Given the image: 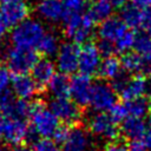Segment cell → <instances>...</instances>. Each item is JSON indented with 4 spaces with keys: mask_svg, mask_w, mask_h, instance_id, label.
<instances>
[{
    "mask_svg": "<svg viewBox=\"0 0 151 151\" xmlns=\"http://www.w3.org/2000/svg\"><path fill=\"white\" fill-rule=\"evenodd\" d=\"M142 13L143 9L134 6L133 4L131 5H126L125 7L122 8V13H120V19L123 20V22L130 28H139L140 26V20H142Z\"/></svg>",
    "mask_w": 151,
    "mask_h": 151,
    "instance_id": "484cf974",
    "label": "cell"
},
{
    "mask_svg": "<svg viewBox=\"0 0 151 151\" xmlns=\"http://www.w3.org/2000/svg\"><path fill=\"white\" fill-rule=\"evenodd\" d=\"M45 32V27L39 20L27 18L13 27L9 38L13 46L34 50Z\"/></svg>",
    "mask_w": 151,
    "mask_h": 151,
    "instance_id": "7a4b0ae2",
    "label": "cell"
},
{
    "mask_svg": "<svg viewBox=\"0 0 151 151\" xmlns=\"http://www.w3.org/2000/svg\"><path fill=\"white\" fill-rule=\"evenodd\" d=\"M111 5L113 6V8H118V9H122L123 7H125L130 0H110Z\"/></svg>",
    "mask_w": 151,
    "mask_h": 151,
    "instance_id": "f35d334b",
    "label": "cell"
},
{
    "mask_svg": "<svg viewBox=\"0 0 151 151\" xmlns=\"http://www.w3.org/2000/svg\"><path fill=\"white\" fill-rule=\"evenodd\" d=\"M31 133L32 131L24 119H15L8 117L5 130L2 132L1 140L11 145H17L28 139L31 137Z\"/></svg>",
    "mask_w": 151,
    "mask_h": 151,
    "instance_id": "9a60e30c",
    "label": "cell"
},
{
    "mask_svg": "<svg viewBox=\"0 0 151 151\" xmlns=\"http://www.w3.org/2000/svg\"><path fill=\"white\" fill-rule=\"evenodd\" d=\"M132 4L142 9H145V8H149L151 7V0H131Z\"/></svg>",
    "mask_w": 151,
    "mask_h": 151,
    "instance_id": "8d00e7d4",
    "label": "cell"
},
{
    "mask_svg": "<svg viewBox=\"0 0 151 151\" xmlns=\"http://www.w3.org/2000/svg\"><path fill=\"white\" fill-rule=\"evenodd\" d=\"M50 110L59 122L65 124H76L81 119V110L73 100L66 98H53L50 103Z\"/></svg>",
    "mask_w": 151,
    "mask_h": 151,
    "instance_id": "8fae6325",
    "label": "cell"
},
{
    "mask_svg": "<svg viewBox=\"0 0 151 151\" xmlns=\"http://www.w3.org/2000/svg\"><path fill=\"white\" fill-rule=\"evenodd\" d=\"M29 15V7L24 1L2 5L0 9V17L7 25V27H14Z\"/></svg>",
    "mask_w": 151,
    "mask_h": 151,
    "instance_id": "e0dca14e",
    "label": "cell"
},
{
    "mask_svg": "<svg viewBox=\"0 0 151 151\" xmlns=\"http://www.w3.org/2000/svg\"><path fill=\"white\" fill-rule=\"evenodd\" d=\"M7 25L5 24V21L2 20V18L0 17V40L6 35V33H7Z\"/></svg>",
    "mask_w": 151,
    "mask_h": 151,
    "instance_id": "60d3db41",
    "label": "cell"
},
{
    "mask_svg": "<svg viewBox=\"0 0 151 151\" xmlns=\"http://www.w3.org/2000/svg\"><path fill=\"white\" fill-rule=\"evenodd\" d=\"M149 122H147V126L151 129V103H150V110H149Z\"/></svg>",
    "mask_w": 151,
    "mask_h": 151,
    "instance_id": "ee69618b",
    "label": "cell"
},
{
    "mask_svg": "<svg viewBox=\"0 0 151 151\" xmlns=\"http://www.w3.org/2000/svg\"><path fill=\"white\" fill-rule=\"evenodd\" d=\"M7 68L14 74H27L38 61V53L33 48L9 46L2 53Z\"/></svg>",
    "mask_w": 151,
    "mask_h": 151,
    "instance_id": "3957f363",
    "label": "cell"
},
{
    "mask_svg": "<svg viewBox=\"0 0 151 151\" xmlns=\"http://www.w3.org/2000/svg\"><path fill=\"white\" fill-rule=\"evenodd\" d=\"M127 151H146V150L142 139H137L130 142V144L127 145Z\"/></svg>",
    "mask_w": 151,
    "mask_h": 151,
    "instance_id": "d590c367",
    "label": "cell"
},
{
    "mask_svg": "<svg viewBox=\"0 0 151 151\" xmlns=\"http://www.w3.org/2000/svg\"><path fill=\"white\" fill-rule=\"evenodd\" d=\"M122 133L130 140L142 139L147 132V123L143 118L129 117L122 120Z\"/></svg>",
    "mask_w": 151,
    "mask_h": 151,
    "instance_id": "7402d4cb",
    "label": "cell"
},
{
    "mask_svg": "<svg viewBox=\"0 0 151 151\" xmlns=\"http://www.w3.org/2000/svg\"><path fill=\"white\" fill-rule=\"evenodd\" d=\"M142 142L145 146V150L146 151H151V131H147L146 134L142 138Z\"/></svg>",
    "mask_w": 151,
    "mask_h": 151,
    "instance_id": "74e56055",
    "label": "cell"
},
{
    "mask_svg": "<svg viewBox=\"0 0 151 151\" xmlns=\"http://www.w3.org/2000/svg\"><path fill=\"white\" fill-rule=\"evenodd\" d=\"M19 1H24V0H0V4L7 5V4H13V2H19Z\"/></svg>",
    "mask_w": 151,
    "mask_h": 151,
    "instance_id": "7bdbcfd3",
    "label": "cell"
},
{
    "mask_svg": "<svg viewBox=\"0 0 151 151\" xmlns=\"http://www.w3.org/2000/svg\"><path fill=\"white\" fill-rule=\"evenodd\" d=\"M134 39H136V34L129 28L114 44V50L116 52H119V53H127L131 51V48L133 47L134 45Z\"/></svg>",
    "mask_w": 151,
    "mask_h": 151,
    "instance_id": "f1b7e54d",
    "label": "cell"
},
{
    "mask_svg": "<svg viewBox=\"0 0 151 151\" xmlns=\"http://www.w3.org/2000/svg\"><path fill=\"white\" fill-rule=\"evenodd\" d=\"M11 86L14 96L24 100L34 98L39 90L32 77L27 74H15L11 79Z\"/></svg>",
    "mask_w": 151,
    "mask_h": 151,
    "instance_id": "ac0fdd59",
    "label": "cell"
},
{
    "mask_svg": "<svg viewBox=\"0 0 151 151\" xmlns=\"http://www.w3.org/2000/svg\"><path fill=\"white\" fill-rule=\"evenodd\" d=\"M150 110V103L144 97L124 100L120 104H116L114 107L110 111L111 116L116 122H122L125 118L134 117V118H144Z\"/></svg>",
    "mask_w": 151,
    "mask_h": 151,
    "instance_id": "ba28073f",
    "label": "cell"
},
{
    "mask_svg": "<svg viewBox=\"0 0 151 151\" xmlns=\"http://www.w3.org/2000/svg\"><path fill=\"white\" fill-rule=\"evenodd\" d=\"M113 9L114 8L111 5L110 0H92L88 6L87 14L93 19L94 22H101L105 19L112 17Z\"/></svg>",
    "mask_w": 151,
    "mask_h": 151,
    "instance_id": "cb8c5ba5",
    "label": "cell"
},
{
    "mask_svg": "<svg viewBox=\"0 0 151 151\" xmlns=\"http://www.w3.org/2000/svg\"><path fill=\"white\" fill-rule=\"evenodd\" d=\"M0 111L9 118L25 120V118L29 117L31 104L28 100L17 98L11 93V91H7L0 98Z\"/></svg>",
    "mask_w": 151,
    "mask_h": 151,
    "instance_id": "7c38bea8",
    "label": "cell"
},
{
    "mask_svg": "<svg viewBox=\"0 0 151 151\" xmlns=\"http://www.w3.org/2000/svg\"><path fill=\"white\" fill-rule=\"evenodd\" d=\"M133 48L136 50V52L138 54L151 60V35H149L146 33L136 35Z\"/></svg>",
    "mask_w": 151,
    "mask_h": 151,
    "instance_id": "83f0119b",
    "label": "cell"
},
{
    "mask_svg": "<svg viewBox=\"0 0 151 151\" xmlns=\"http://www.w3.org/2000/svg\"><path fill=\"white\" fill-rule=\"evenodd\" d=\"M59 46H60V44H59L58 37L54 33L45 32V34L42 35V38L40 39L38 46H37V48H38L39 53L45 55V58H50V57L55 55Z\"/></svg>",
    "mask_w": 151,
    "mask_h": 151,
    "instance_id": "4316f807",
    "label": "cell"
},
{
    "mask_svg": "<svg viewBox=\"0 0 151 151\" xmlns=\"http://www.w3.org/2000/svg\"><path fill=\"white\" fill-rule=\"evenodd\" d=\"M53 98H66L70 94V78L63 73H55L47 85Z\"/></svg>",
    "mask_w": 151,
    "mask_h": 151,
    "instance_id": "d4e9b609",
    "label": "cell"
},
{
    "mask_svg": "<svg viewBox=\"0 0 151 151\" xmlns=\"http://www.w3.org/2000/svg\"><path fill=\"white\" fill-rule=\"evenodd\" d=\"M37 13L47 22L63 21L65 17L63 0H40L37 5Z\"/></svg>",
    "mask_w": 151,
    "mask_h": 151,
    "instance_id": "d6986e66",
    "label": "cell"
},
{
    "mask_svg": "<svg viewBox=\"0 0 151 151\" xmlns=\"http://www.w3.org/2000/svg\"><path fill=\"white\" fill-rule=\"evenodd\" d=\"M64 32L70 41L74 44H85L90 40L93 29L94 21L87 13L77 15H68L64 18Z\"/></svg>",
    "mask_w": 151,
    "mask_h": 151,
    "instance_id": "277c9868",
    "label": "cell"
},
{
    "mask_svg": "<svg viewBox=\"0 0 151 151\" xmlns=\"http://www.w3.org/2000/svg\"><path fill=\"white\" fill-rule=\"evenodd\" d=\"M103 60V55L94 42H85L81 47H79V60H78V70L80 73L85 76H93L98 73L100 63Z\"/></svg>",
    "mask_w": 151,
    "mask_h": 151,
    "instance_id": "30bf717a",
    "label": "cell"
},
{
    "mask_svg": "<svg viewBox=\"0 0 151 151\" xmlns=\"http://www.w3.org/2000/svg\"><path fill=\"white\" fill-rule=\"evenodd\" d=\"M31 151H60V147L50 138H40L33 143Z\"/></svg>",
    "mask_w": 151,
    "mask_h": 151,
    "instance_id": "4dcf8cb0",
    "label": "cell"
},
{
    "mask_svg": "<svg viewBox=\"0 0 151 151\" xmlns=\"http://www.w3.org/2000/svg\"><path fill=\"white\" fill-rule=\"evenodd\" d=\"M7 151H31L29 147H27L26 145H21V144H17V145H13L9 150Z\"/></svg>",
    "mask_w": 151,
    "mask_h": 151,
    "instance_id": "b9f144b4",
    "label": "cell"
},
{
    "mask_svg": "<svg viewBox=\"0 0 151 151\" xmlns=\"http://www.w3.org/2000/svg\"><path fill=\"white\" fill-rule=\"evenodd\" d=\"M86 125L88 131L97 138L104 140H114L119 133L117 122L106 112H94L87 120Z\"/></svg>",
    "mask_w": 151,
    "mask_h": 151,
    "instance_id": "8992f818",
    "label": "cell"
},
{
    "mask_svg": "<svg viewBox=\"0 0 151 151\" xmlns=\"http://www.w3.org/2000/svg\"><path fill=\"white\" fill-rule=\"evenodd\" d=\"M31 77L37 84V86L39 88H44L47 87L50 80L55 74V65L48 58L38 59V61L31 70Z\"/></svg>",
    "mask_w": 151,
    "mask_h": 151,
    "instance_id": "44dd1931",
    "label": "cell"
},
{
    "mask_svg": "<svg viewBox=\"0 0 151 151\" xmlns=\"http://www.w3.org/2000/svg\"><path fill=\"white\" fill-rule=\"evenodd\" d=\"M127 29L129 27L123 22L120 18L110 17L100 22L97 33L100 40L114 44Z\"/></svg>",
    "mask_w": 151,
    "mask_h": 151,
    "instance_id": "2e32d148",
    "label": "cell"
},
{
    "mask_svg": "<svg viewBox=\"0 0 151 151\" xmlns=\"http://www.w3.org/2000/svg\"><path fill=\"white\" fill-rule=\"evenodd\" d=\"M122 67L124 71L131 74H150L151 73V60L142 57L137 52L124 53Z\"/></svg>",
    "mask_w": 151,
    "mask_h": 151,
    "instance_id": "ffe728a7",
    "label": "cell"
},
{
    "mask_svg": "<svg viewBox=\"0 0 151 151\" xmlns=\"http://www.w3.org/2000/svg\"><path fill=\"white\" fill-rule=\"evenodd\" d=\"M98 73L101 76V78L106 80H116L123 74V67H122V61L113 54V55H107L104 57V59L100 63Z\"/></svg>",
    "mask_w": 151,
    "mask_h": 151,
    "instance_id": "603a6c76",
    "label": "cell"
},
{
    "mask_svg": "<svg viewBox=\"0 0 151 151\" xmlns=\"http://www.w3.org/2000/svg\"><path fill=\"white\" fill-rule=\"evenodd\" d=\"M101 151H127V146L119 140H111L109 144H106Z\"/></svg>",
    "mask_w": 151,
    "mask_h": 151,
    "instance_id": "e575fe53",
    "label": "cell"
},
{
    "mask_svg": "<svg viewBox=\"0 0 151 151\" xmlns=\"http://www.w3.org/2000/svg\"><path fill=\"white\" fill-rule=\"evenodd\" d=\"M79 46L72 41L60 44L55 53V68L63 74H73L78 70Z\"/></svg>",
    "mask_w": 151,
    "mask_h": 151,
    "instance_id": "9c48e42d",
    "label": "cell"
},
{
    "mask_svg": "<svg viewBox=\"0 0 151 151\" xmlns=\"http://www.w3.org/2000/svg\"><path fill=\"white\" fill-rule=\"evenodd\" d=\"M29 118L32 125L31 131L40 138H54L58 129L60 127L58 118L50 107L39 101L31 104Z\"/></svg>",
    "mask_w": 151,
    "mask_h": 151,
    "instance_id": "6da1fadb",
    "label": "cell"
},
{
    "mask_svg": "<svg viewBox=\"0 0 151 151\" xmlns=\"http://www.w3.org/2000/svg\"><path fill=\"white\" fill-rule=\"evenodd\" d=\"M93 83L88 76L83 73L76 74L70 79V94L72 100L79 105L85 106L88 104Z\"/></svg>",
    "mask_w": 151,
    "mask_h": 151,
    "instance_id": "5bb4252c",
    "label": "cell"
},
{
    "mask_svg": "<svg viewBox=\"0 0 151 151\" xmlns=\"http://www.w3.org/2000/svg\"><path fill=\"white\" fill-rule=\"evenodd\" d=\"M139 28H140L144 33L151 35V7L143 9Z\"/></svg>",
    "mask_w": 151,
    "mask_h": 151,
    "instance_id": "d6a6232c",
    "label": "cell"
},
{
    "mask_svg": "<svg viewBox=\"0 0 151 151\" xmlns=\"http://www.w3.org/2000/svg\"><path fill=\"white\" fill-rule=\"evenodd\" d=\"M11 74H9V70L7 67L0 66V98L7 92L9 91V86H11Z\"/></svg>",
    "mask_w": 151,
    "mask_h": 151,
    "instance_id": "1f68e13d",
    "label": "cell"
},
{
    "mask_svg": "<svg viewBox=\"0 0 151 151\" xmlns=\"http://www.w3.org/2000/svg\"><path fill=\"white\" fill-rule=\"evenodd\" d=\"M97 46H98V48H99V51H100V53H101V55H103V57L113 55V54L116 53L114 46H113V44H111V42H107V41H103V40H100V42H99Z\"/></svg>",
    "mask_w": 151,
    "mask_h": 151,
    "instance_id": "836d02e7",
    "label": "cell"
},
{
    "mask_svg": "<svg viewBox=\"0 0 151 151\" xmlns=\"http://www.w3.org/2000/svg\"><path fill=\"white\" fill-rule=\"evenodd\" d=\"M63 5H64L65 17L81 14L84 13V9L86 7L85 0H63Z\"/></svg>",
    "mask_w": 151,
    "mask_h": 151,
    "instance_id": "f546056e",
    "label": "cell"
},
{
    "mask_svg": "<svg viewBox=\"0 0 151 151\" xmlns=\"http://www.w3.org/2000/svg\"><path fill=\"white\" fill-rule=\"evenodd\" d=\"M88 104L96 112L111 111L117 104V91L112 85L98 81L92 86Z\"/></svg>",
    "mask_w": 151,
    "mask_h": 151,
    "instance_id": "52a82bcc",
    "label": "cell"
},
{
    "mask_svg": "<svg viewBox=\"0 0 151 151\" xmlns=\"http://www.w3.org/2000/svg\"><path fill=\"white\" fill-rule=\"evenodd\" d=\"M7 120H8V117L5 116V114L0 111V139H1V137H2V132H4V130H5V126H6Z\"/></svg>",
    "mask_w": 151,
    "mask_h": 151,
    "instance_id": "ab89813d",
    "label": "cell"
},
{
    "mask_svg": "<svg viewBox=\"0 0 151 151\" xmlns=\"http://www.w3.org/2000/svg\"><path fill=\"white\" fill-rule=\"evenodd\" d=\"M114 90L120 94L124 100H131L151 94V79H146L143 74H134L130 78L123 74L113 80Z\"/></svg>",
    "mask_w": 151,
    "mask_h": 151,
    "instance_id": "5b68a950",
    "label": "cell"
},
{
    "mask_svg": "<svg viewBox=\"0 0 151 151\" xmlns=\"http://www.w3.org/2000/svg\"><path fill=\"white\" fill-rule=\"evenodd\" d=\"M60 143V151H92L93 147L92 139L87 131L77 126L68 129Z\"/></svg>",
    "mask_w": 151,
    "mask_h": 151,
    "instance_id": "4fadbf2b",
    "label": "cell"
}]
</instances>
